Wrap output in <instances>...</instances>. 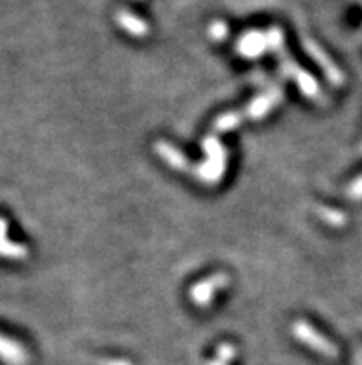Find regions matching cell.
Listing matches in <instances>:
<instances>
[{
	"label": "cell",
	"instance_id": "obj_1",
	"mask_svg": "<svg viewBox=\"0 0 362 365\" xmlns=\"http://www.w3.org/2000/svg\"><path fill=\"white\" fill-rule=\"evenodd\" d=\"M203 150H206V160L196 167L194 175L203 184L213 185L216 182H220V178L224 176L225 163H228V153H225L224 145L216 138H213V135L203 139Z\"/></svg>",
	"mask_w": 362,
	"mask_h": 365
},
{
	"label": "cell",
	"instance_id": "obj_2",
	"mask_svg": "<svg viewBox=\"0 0 362 365\" xmlns=\"http://www.w3.org/2000/svg\"><path fill=\"white\" fill-rule=\"evenodd\" d=\"M292 334L294 338L298 341L305 343L307 347H311L314 352H320L327 358H335L339 354L336 347L327 338H324L316 329H312L307 321H296L292 324Z\"/></svg>",
	"mask_w": 362,
	"mask_h": 365
},
{
	"label": "cell",
	"instance_id": "obj_3",
	"mask_svg": "<svg viewBox=\"0 0 362 365\" xmlns=\"http://www.w3.org/2000/svg\"><path fill=\"white\" fill-rule=\"evenodd\" d=\"M225 286H230V277L225 273H216L211 277L203 278L198 284L191 287V301L196 306H209V302L215 299V295Z\"/></svg>",
	"mask_w": 362,
	"mask_h": 365
},
{
	"label": "cell",
	"instance_id": "obj_4",
	"mask_svg": "<svg viewBox=\"0 0 362 365\" xmlns=\"http://www.w3.org/2000/svg\"><path fill=\"white\" fill-rule=\"evenodd\" d=\"M281 98H283V91H281L280 88L268 89V91L259 95V97H255L250 104H247L246 117H250V119L253 120L262 119V117L268 115V113L280 104Z\"/></svg>",
	"mask_w": 362,
	"mask_h": 365
},
{
	"label": "cell",
	"instance_id": "obj_5",
	"mask_svg": "<svg viewBox=\"0 0 362 365\" xmlns=\"http://www.w3.org/2000/svg\"><path fill=\"white\" fill-rule=\"evenodd\" d=\"M156 153L157 156L163 160L165 163H169L172 169H176V171H188L191 169V162L187 160V156H185L181 150H179L178 147H174L172 143H169V141H157L156 143Z\"/></svg>",
	"mask_w": 362,
	"mask_h": 365
},
{
	"label": "cell",
	"instance_id": "obj_6",
	"mask_svg": "<svg viewBox=\"0 0 362 365\" xmlns=\"http://www.w3.org/2000/svg\"><path fill=\"white\" fill-rule=\"evenodd\" d=\"M0 360H4L8 365H26L28 354L14 339L0 336Z\"/></svg>",
	"mask_w": 362,
	"mask_h": 365
},
{
	"label": "cell",
	"instance_id": "obj_7",
	"mask_svg": "<svg viewBox=\"0 0 362 365\" xmlns=\"http://www.w3.org/2000/svg\"><path fill=\"white\" fill-rule=\"evenodd\" d=\"M289 74L290 76H294V80H296V83H298V88L305 93V97L318 98V95H320V88H318V83L314 82V78H312L311 74L302 71L299 67H296V65H290Z\"/></svg>",
	"mask_w": 362,
	"mask_h": 365
},
{
	"label": "cell",
	"instance_id": "obj_8",
	"mask_svg": "<svg viewBox=\"0 0 362 365\" xmlns=\"http://www.w3.org/2000/svg\"><path fill=\"white\" fill-rule=\"evenodd\" d=\"M243 119L244 115L240 111H228L224 115L216 117L215 130L216 132H231V130H235L237 126H240Z\"/></svg>",
	"mask_w": 362,
	"mask_h": 365
},
{
	"label": "cell",
	"instance_id": "obj_9",
	"mask_svg": "<svg viewBox=\"0 0 362 365\" xmlns=\"http://www.w3.org/2000/svg\"><path fill=\"white\" fill-rule=\"evenodd\" d=\"M240 54H244L246 58H255V56L262 54L265 51V39L261 36H250L246 39H243L239 45Z\"/></svg>",
	"mask_w": 362,
	"mask_h": 365
},
{
	"label": "cell",
	"instance_id": "obj_10",
	"mask_svg": "<svg viewBox=\"0 0 362 365\" xmlns=\"http://www.w3.org/2000/svg\"><path fill=\"white\" fill-rule=\"evenodd\" d=\"M0 256L11 258V259H23L28 256V249L24 245L14 243V241L2 240L0 241Z\"/></svg>",
	"mask_w": 362,
	"mask_h": 365
},
{
	"label": "cell",
	"instance_id": "obj_11",
	"mask_svg": "<svg viewBox=\"0 0 362 365\" xmlns=\"http://www.w3.org/2000/svg\"><path fill=\"white\" fill-rule=\"evenodd\" d=\"M320 217L324 219L326 222H329V225H333V227H340V225H344L346 222V217L342 215L340 212H336V210H329V208H320Z\"/></svg>",
	"mask_w": 362,
	"mask_h": 365
},
{
	"label": "cell",
	"instance_id": "obj_12",
	"mask_svg": "<svg viewBox=\"0 0 362 365\" xmlns=\"http://www.w3.org/2000/svg\"><path fill=\"white\" fill-rule=\"evenodd\" d=\"M235 354H237V351L231 345H220V347L216 349V356H218L220 361H224V364H230L235 358Z\"/></svg>",
	"mask_w": 362,
	"mask_h": 365
},
{
	"label": "cell",
	"instance_id": "obj_13",
	"mask_svg": "<svg viewBox=\"0 0 362 365\" xmlns=\"http://www.w3.org/2000/svg\"><path fill=\"white\" fill-rule=\"evenodd\" d=\"M122 21H124L122 26H126L129 32H133V34H144V30H147V28H144V24H142L141 21H137V19H133V17H128V15H126Z\"/></svg>",
	"mask_w": 362,
	"mask_h": 365
},
{
	"label": "cell",
	"instance_id": "obj_14",
	"mask_svg": "<svg viewBox=\"0 0 362 365\" xmlns=\"http://www.w3.org/2000/svg\"><path fill=\"white\" fill-rule=\"evenodd\" d=\"M349 195H351L353 199H362V176L351 184V187H349Z\"/></svg>",
	"mask_w": 362,
	"mask_h": 365
},
{
	"label": "cell",
	"instance_id": "obj_15",
	"mask_svg": "<svg viewBox=\"0 0 362 365\" xmlns=\"http://www.w3.org/2000/svg\"><path fill=\"white\" fill-rule=\"evenodd\" d=\"M98 365H132L126 360H100Z\"/></svg>",
	"mask_w": 362,
	"mask_h": 365
},
{
	"label": "cell",
	"instance_id": "obj_16",
	"mask_svg": "<svg viewBox=\"0 0 362 365\" xmlns=\"http://www.w3.org/2000/svg\"><path fill=\"white\" fill-rule=\"evenodd\" d=\"M6 234H8V222L4 219H0V241L6 240Z\"/></svg>",
	"mask_w": 362,
	"mask_h": 365
},
{
	"label": "cell",
	"instance_id": "obj_17",
	"mask_svg": "<svg viewBox=\"0 0 362 365\" xmlns=\"http://www.w3.org/2000/svg\"><path fill=\"white\" fill-rule=\"evenodd\" d=\"M207 365H228V364H224V361H220V360H215V361H209Z\"/></svg>",
	"mask_w": 362,
	"mask_h": 365
}]
</instances>
